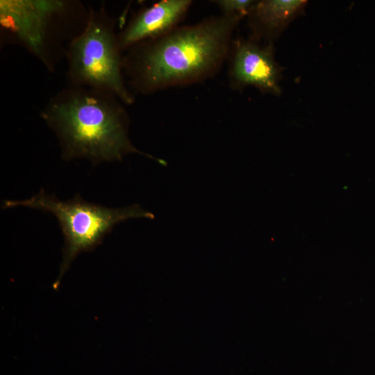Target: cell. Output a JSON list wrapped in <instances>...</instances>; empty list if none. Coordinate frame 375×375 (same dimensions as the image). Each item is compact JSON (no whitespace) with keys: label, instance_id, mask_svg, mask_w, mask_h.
I'll list each match as a JSON object with an SVG mask.
<instances>
[{"label":"cell","instance_id":"obj_5","mask_svg":"<svg viewBox=\"0 0 375 375\" xmlns=\"http://www.w3.org/2000/svg\"><path fill=\"white\" fill-rule=\"evenodd\" d=\"M66 5L58 0H1V26L47 62V40L53 20L65 11Z\"/></svg>","mask_w":375,"mask_h":375},{"label":"cell","instance_id":"obj_3","mask_svg":"<svg viewBox=\"0 0 375 375\" xmlns=\"http://www.w3.org/2000/svg\"><path fill=\"white\" fill-rule=\"evenodd\" d=\"M18 206L46 211L58 219L65 244L60 276L79 253L97 246L117 224L133 218H154L152 212L138 204L108 208L87 201L78 194L72 199L62 201L44 190L27 199L3 202L4 209Z\"/></svg>","mask_w":375,"mask_h":375},{"label":"cell","instance_id":"obj_1","mask_svg":"<svg viewBox=\"0 0 375 375\" xmlns=\"http://www.w3.org/2000/svg\"><path fill=\"white\" fill-rule=\"evenodd\" d=\"M241 19L212 17L133 47L128 65L135 87L151 93L215 75L228 56L233 33Z\"/></svg>","mask_w":375,"mask_h":375},{"label":"cell","instance_id":"obj_7","mask_svg":"<svg viewBox=\"0 0 375 375\" xmlns=\"http://www.w3.org/2000/svg\"><path fill=\"white\" fill-rule=\"evenodd\" d=\"M190 0H162L143 8L118 36L121 49L160 38L178 27L190 9Z\"/></svg>","mask_w":375,"mask_h":375},{"label":"cell","instance_id":"obj_6","mask_svg":"<svg viewBox=\"0 0 375 375\" xmlns=\"http://www.w3.org/2000/svg\"><path fill=\"white\" fill-rule=\"evenodd\" d=\"M228 58L231 88L241 90L253 86L265 94L281 95L283 68L275 59L274 45L251 38H235Z\"/></svg>","mask_w":375,"mask_h":375},{"label":"cell","instance_id":"obj_2","mask_svg":"<svg viewBox=\"0 0 375 375\" xmlns=\"http://www.w3.org/2000/svg\"><path fill=\"white\" fill-rule=\"evenodd\" d=\"M117 99L103 91L76 86L51 99L42 117L56 134L63 159L86 158L96 165L138 153L165 165L132 144L128 116Z\"/></svg>","mask_w":375,"mask_h":375},{"label":"cell","instance_id":"obj_4","mask_svg":"<svg viewBox=\"0 0 375 375\" xmlns=\"http://www.w3.org/2000/svg\"><path fill=\"white\" fill-rule=\"evenodd\" d=\"M118 36L102 12L90 10L86 24L68 49L69 72L76 86L110 93L126 104L134 97L126 87Z\"/></svg>","mask_w":375,"mask_h":375},{"label":"cell","instance_id":"obj_8","mask_svg":"<svg viewBox=\"0 0 375 375\" xmlns=\"http://www.w3.org/2000/svg\"><path fill=\"white\" fill-rule=\"evenodd\" d=\"M307 4L306 0L256 1L247 16L249 38L274 45L288 26L304 13Z\"/></svg>","mask_w":375,"mask_h":375},{"label":"cell","instance_id":"obj_9","mask_svg":"<svg viewBox=\"0 0 375 375\" xmlns=\"http://www.w3.org/2000/svg\"><path fill=\"white\" fill-rule=\"evenodd\" d=\"M255 1L253 0L213 1L221 10L222 15L235 16L240 19L249 15Z\"/></svg>","mask_w":375,"mask_h":375}]
</instances>
